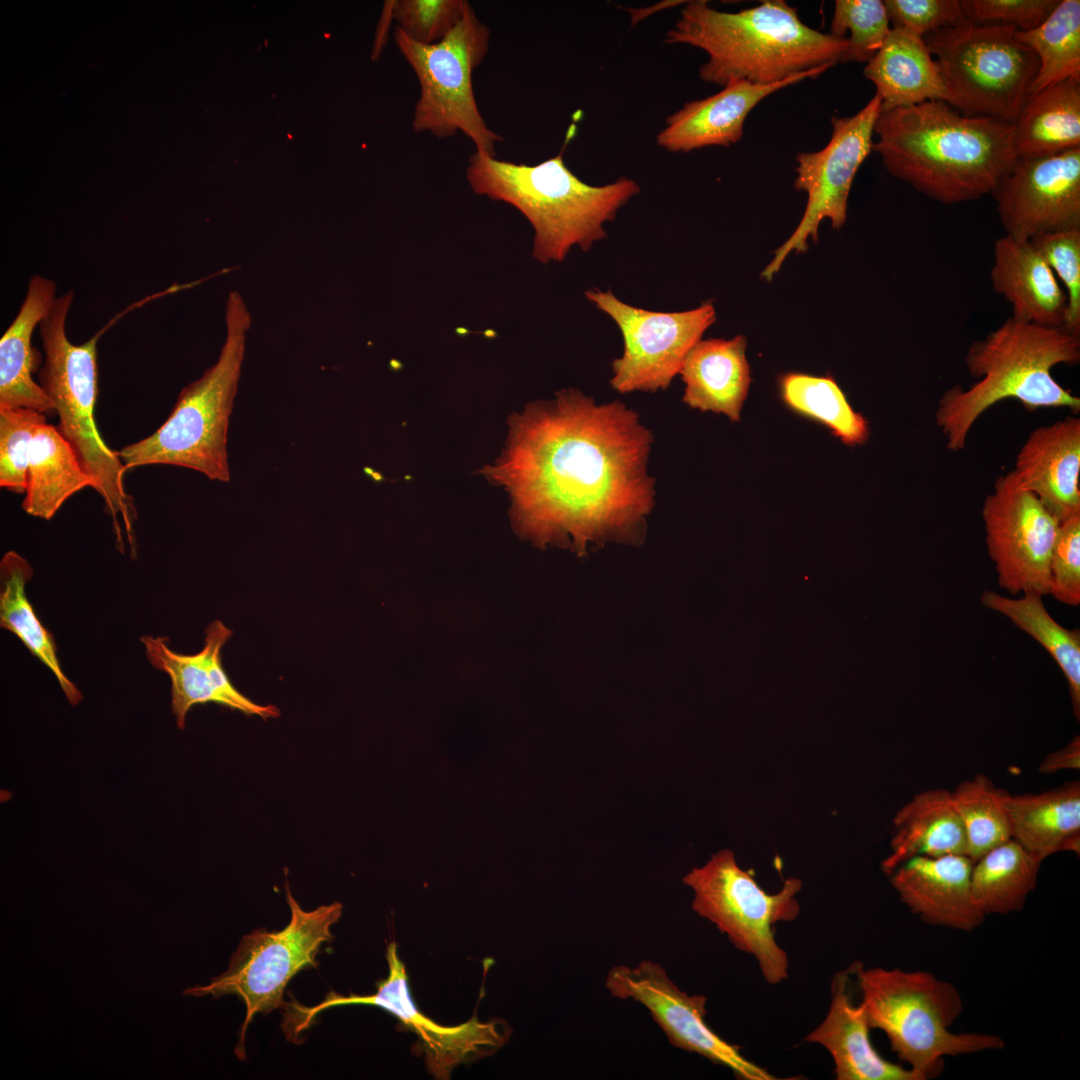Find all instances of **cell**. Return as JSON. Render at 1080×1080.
I'll list each match as a JSON object with an SVG mask.
<instances>
[{
	"label": "cell",
	"mask_w": 1080,
	"mask_h": 1080,
	"mask_svg": "<svg viewBox=\"0 0 1080 1080\" xmlns=\"http://www.w3.org/2000/svg\"><path fill=\"white\" fill-rule=\"evenodd\" d=\"M509 426L487 473L510 496L522 536L579 556L590 545L642 542L655 504L654 436L636 411L568 388L529 403Z\"/></svg>",
	"instance_id": "cell-1"
},
{
	"label": "cell",
	"mask_w": 1080,
	"mask_h": 1080,
	"mask_svg": "<svg viewBox=\"0 0 1080 1080\" xmlns=\"http://www.w3.org/2000/svg\"><path fill=\"white\" fill-rule=\"evenodd\" d=\"M874 134L873 150L892 176L946 205L991 194L1016 161L1012 123L960 114L943 101L880 111Z\"/></svg>",
	"instance_id": "cell-2"
},
{
	"label": "cell",
	"mask_w": 1080,
	"mask_h": 1080,
	"mask_svg": "<svg viewBox=\"0 0 1080 1080\" xmlns=\"http://www.w3.org/2000/svg\"><path fill=\"white\" fill-rule=\"evenodd\" d=\"M664 42L705 51L708 60L699 76L722 87L735 81L772 84L835 65L847 48L846 38L807 26L783 0H765L738 12L718 11L705 0L687 1Z\"/></svg>",
	"instance_id": "cell-3"
},
{
	"label": "cell",
	"mask_w": 1080,
	"mask_h": 1080,
	"mask_svg": "<svg viewBox=\"0 0 1080 1080\" xmlns=\"http://www.w3.org/2000/svg\"><path fill=\"white\" fill-rule=\"evenodd\" d=\"M1079 361V335L1008 317L967 350V370L978 381L967 389L955 385L938 401L935 418L947 448L964 449L975 421L1005 399L1028 410L1063 407L1078 413L1080 398L1054 379L1052 369Z\"/></svg>",
	"instance_id": "cell-4"
},
{
	"label": "cell",
	"mask_w": 1080,
	"mask_h": 1080,
	"mask_svg": "<svg viewBox=\"0 0 1080 1080\" xmlns=\"http://www.w3.org/2000/svg\"><path fill=\"white\" fill-rule=\"evenodd\" d=\"M466 177L474 193L506 202L526 217L534 230L533 257L544 264L562 262L574 246L589 251L606 238L605 224L640 192L626 177L601 186L584 182L566 166L562 152L527 165L476 151Z\"/></svg>",
	"instance_id": "cell-5"
},
{
	"label": "cell",
	"mask_w": 1080,
	"mask_h": 1080,
	"mask_svg": "<svg viewBox=\"0 0 1080 1080\" xmlns=\"http://www.w3.org/2000/svg\"><path fill=\"white\" fill-rule=\"evenodd\" d=\"M73 299V290L57 296L39 324L44 351L39 384L54 403L59 418L58 431L71 445L104 500L119 549L122 550L126 539L135 553L133 526L137 513L133 498L124 485L127 470L118 452L104 443L94 416L98 395L97 342L122 315L113 318L86 342L76 345L66 334Z\"/></svg>",
	"instance_id": "cell-6"
},
{
	"label": "cell",
	"mask_w": 1080,
	"mask_h": 1080,
	"mask_svg": "<svg viewBox=\"0 0 1080 1080\" xmlns=\"http://www.w3.org/2000/svg\"><path fill=\"white\" fill-rule=\"evenodd\" d=\"M225 324L226 338L216 363L181 390L170 415L155 432L118 451L126 470L173 465L198 471L210 480H230L229 419L251 325L238 291L228 294Z\"/></svg>",
	"instance_id": "cell-7"
},
{
	"label": "cell",
	"mask_w": 1080,
	"mask_h": 1080,
	"mask_svg": "<svg viewBox=\"0 0 1080 1080\" xmlns=\"http://www.w3.org/2000/svg\"><path fill=\"white\" fill-rule=\"evenodd\" d=\"M853 967L869 1028L882 1030L899 1059L923 1080L945 1056L1005 1046L997 1035L950 1030L963 1011L961 995L952 983L926 971Z\"/></svg>",
	"instance_id": "cell-8"
},
{
	"label": "cell",
	"mask_w": 1080,
	"mask_h": 1080,
	"mask_svg": "<svg viewBox=\"0 0 1080 1080\" xmlns=\"http://www.w3.org/2000/svg\"><path fill=\"white\" fill-rule=\"evenodd\" d=\"M1007 25L969 22L924 36L948 91L964 115L1013 123L1037 75L1039 61Z\"/></svg>",
	"instance_id": "cell-9"
},
{
	"label": "cell",
	"mask_w": 1080,
	"mask_h": 1080,
	"mask_svg": "<svg viewBox=\"0 0 1080 1080\" xmlns=\"http://www.w3.org/2000/svg\"><path fill=\"white\" fill-rule=\"evenodd\" d=\"M286 899L291 911L288 925L279 931L254 930L242 937L233 953L229 968L205 987L187 991L193 996L211 994L237 996L246 1007L235 1053L246 1059L245 1035L257 1014H267L287 1007L284 991L300 971L316 968L322 945L333 939L331 927L342 914V904L335 902L306 911L291 894L286 883Z\"/></svg>",
	"instance_id": "cell-10"
},
{
	"label": "cell",
	"mask_w": 1080,
	"mask_h": 1080,
	"mask_svg": "<svg viewBox=\"0 0 1080 1080\" xmlns=\"http://www.w3.org/2000/svg\"><path fill=\"white\" fill-rule=\"evenodd\" d=\"M490 31L468 2L461 21L442 40L421 44L398 27L395 42L415 72L420 97L415 105L413 130L446 138L461 132L476 151L490 156L503 138L491 130L473 91L472 74L488 52Z\"/></svg>",
	"instance_id": "cell-11"
},
{
	"label": "cell",
	"mask_w": 1080,
	"mask_h": 1080,
	"mask_svg": "<svg viewBox=\"0 0 1080 1080\" xmlns=\"http://www.w3.org/2000/svg\"><path fill=\"white\" fill-rule=\"evenodd\" d=\"M682 881L694 892L692 910L713 923L735 948L755 957L769 984L788 978V956L772 927L799 915L800 879L788 878L778 893L769 894L738 865L733 851L723 849Z\"/></svg>",
	"instance_id": "cell-12"
},
{
	"label": "cell",
	"mask_w": 1080,
	"mask_h": 1080,
	"mask_svg": "<svg viewBox=\"0 0 1080 1080\" xmlns=\"http://www.w3.org/2000/svg\"><path fill=\"white\" fill-rule=\"evenodd\" d=\"M618 326L623 353L612 362L610 386L620 394L666 390L690 350L716 321L711 301L677 312L652 311L617 298L611 290L584 293Z\"/></svg>",
	"instance_id": "cell-13"
},
{
	"label": "cell",
	"mask_w": 1080,
	"mask_h": 1080,
	"mask_svg": "<svg viewBox=\"0 0 1080 1080\" xmlns=\"http://www.w3.org/2000/svg\"><path fill=\"white\" fill-rule=\"evenodd\" d=\"M880 111L881 101L874 95L856 114L833 116L828 144L817 152L797 155L794 187L807 193L806 208L795 231L763 270L762 278L770 281L792 251L804 253L809 238L816 242L823 219H829L836 229L844 225L851 186L873 150L874 125Z\"/></svg>",
	"instance_id": "cell-14"
},
{
	"label": "cell",
	"mask_w": 1080,
	"mask_h": 1080,
	"mask_svg": "<svg viewBox=\"0 0 1080 1080\" xmlns=\"http://www.w3.org/2000/svg\"><path fill=\"white\" fill-rule=\"evenodd\" d=\"M388 976L377 983L370 995L343 996L330 991L313 1007L297 1002L290 1004L289 1023L296 1034L308 1029L323 1010L341 1005L363 1004L381 1007L393 1014L422 1040L426 1064L430 1072L441 1079L448 1078L458 1064L495 1052L510 1037L511 1030L504 1021L480 1022L475 1017L464 1024L441 1026L422 1014L414 1004L408 985L405 966L390 943L386 952Z\"/></svg>",
	"instance_id": "cell-15"
},
{
	"label": "cell",
	"mask_w": 1080,
	"mask_h": 1080,
	"mask_svg": "<svg viewBox=\"0 0 1080 1080\" xmlns=\"http://www.w3.org/2000/svg\"><path fill=\"white\" fill-rule=\"evenodd\" d=\"M982 517L1000 588L1012 595L1049 594L1050 558L1060 522L1022 487L1013 471L996 479Z\"/></svg>",
	"instance_id": "cell-16"
},
{
	"label": "cell",
	"mask_w": 1080,
	"mask_h": 1080,
	"mask_svg": "<svg viewBox=\"0 0 1080 1080\" xmlns=\"http://www.w3.org/2000/svg\"><path fill=\"white\" fill-rule=\"evenodd\" d=\"M605 986L615 998L642 1004L671 1045L726 1066L739 1079H776L745 1058L739 1046L716 1034L705 1021L707 997L682 991L659 963L644 960L635 967L614 966L607 973Z\"/></svg>",
	"instance_id": "cell-17"
},
{
	"label": "cell",
	"mask_w": 1080,
	"mask_h": 1080,
	"mask_svg": "<svg viewBox=\"0 0 1080 1080\" xmlns=\"http://www.w3.org/2000/svg\"><path fill=\"white\" fill-rule=\"evenodd\" d=\"M991 195L1005 235L1030 240L1080 229V148L1016 159Z\"/></svg>",
	"instance_id": "cell-18"
},
{
	"label": "cell",
	"mask_w": 1080,
	"mask_h": 1080,
	"mask_svg": "<svg viewBox=\"0 0 1080 1080\" xmlns=\"http://www.w3.org/2000/svg\"><path fill=\"white\" fill-rule=\"evenodd\" d=\"M232 633L222 621L211 622L205 629L204 645L195 654L172 650L165 637H141L150 664L170 678L171 710L178 728H184L193 706L205 703H216L263 719L279 716L276 706L253 702L231 683L222 665L221 651Z\"/></svg>",
	"instance_id": "cell-19"
},
{
	"label": "cell",
	"mask_w": 1080,
	"mask_h": 1080,
	"mask_svg": "<svg viewBox=\"0 0 1080 1080\" xmlns=\"http://www.w3.org/2000/svg\"><path fill=\"white\" fill-rule=\"evenodd\" d=\"M832 66L825 64L772 84L728 83L718 93L687 101L669 115L656 142L669 152L686 153L708 146L729 147L741 140L746 118L760 101L782 88L815 78Z\"/></svg>",
	"instance_id": "cell-20"
},
{
	"label": "cell",
	"mask_w": 1080,
	"mask_h": 1080,
	"mask_svg": "<svg viewBox=\"0 0 1080 1080\" xmlns=\"http://www.w3.org/2000/svg\"><path fill=\"white\" fill-rule=\"evenodd\" d=\"M972 866L965 854L916 856L889 876L900 900L923 921L970 932L986 917L972 894Z\"/></svg>",
	"instance_id": "cell-21"
},
{
	"label": "cell",
	"mask_w": 1080,
	"mask_h": 1080,
	"mask_svg": "<svg viewBox=\"0 0 1080 1080\" xmlns=\"http://www.w3.org/2000/svg\"><path fill=\"white\" fill-rule=\"evenodd\" d=\"M1059 521L1080 514V419L1071 416L1033 430L1013 470Z\"/></svg>",
	"instance_id": "cell-22"
},
{
	"label": "cell",
	"mask_w": 1080,
	"mask_h": 1080,
	"mask_svg": "<svg viewBox=\"0 0 1080 1080\" xmlns=\"http://www.w3.org/2000/svg\"><path fill=\"white\" fill-rule=\"evenodd\" d=\"M990 281L1011 306V317L1046 327H1063L1067 297L1053 271L1029 240L1003 235L993 246Z\"/></svg>",
	"instance_id": "cell-23"
},
{
	"label": "cell",
	"mask_w": 1080,
	"mask_h": 1080,
	"mask_svg": "<svg viewBox=\"0 0 1080 1080\" xmlns=\"http://www.w3.org/2000/svg\"><path fill=\"white\" fill-rule=\"evenodd\" d=\"M851 971L852 966L834 975L829 1011L805 1041L830 1053L837 1080H923L914 1070L887 1061L872 1046L863 1009L854 1005L850 994Z\"/></svg>",
	"instance_id": "cell-24"
},
{
	"label": "cell",
	"mask_w": 1080,
	"mask_h": 1080,
	"mask_svg": "<svg viewBox=\"0 0 1080 1080\" xmlns=\"http://www.w3.org/2000/svg\"><path fill=\"white\" fill-rule=\"evenodd\" d=\"M54 280L34 274L14 320L0 339V408L55 412L54 403L32 374L41 362L32 335L56 299Z\"/></svg>",
	"instance_id": "cell-25"
},
{
	"label": "cell",
	"mask_w": 1080,
	"mask_h": 1080,
	"mask_svg": "<svg viewBox=\"0 0 1080 1080\" xmlns=\"http://www.w3.org/2000/svg\"><path fill=\"white\" fill-rule=\"evenodd\" d=\"M746 347L742 335L701 339L679 372L685 384L682 401L690 408L723 414L739 422L751 383Z\"/></svg>",
	"instance_id": "cell-26"
},
{
	"label": "cell",
	"mask_w": 1080,
	"mask_h": 1080,
	"mask_svg": "<svg viewBox=\"0 0 1080 1080\" xmlns=\"http://www.w3.org/2000/svg\"><path fill=\"white\" fill-rule=\"evenodd\" d=\"M863 74L876 87L881 111L926 101L948 102V91L924 37L891 27Z\"/></svg>",
	"instance_id": "cell-27"
},
{
	"label": "cell",
	"mask_w": 1080,
	"mask_h": 1080,
	"mask_svg": "<svg viewBox=\"0 0 1080 1080\" xmlns=\"http://www.w3.org/2000/svg\"><path fill=\"white\" fill-rule=\"evenodd\" d=\"M966 835L951 791L928 789L915 794L893 818L890 853L881 868L890 875L916 856L966 855Z\"/></svg>",
	"instance_id": "cell-28"
},
{
	"label": "cell",
	"mask_w": 1080,
	"mask_h": 1080,
	"mask_svg": "<svg viewBox=\"0 0 1080 1080\" xmlns=\"http://www.w3.org/2000/svg\"><path fill=\"white\" fill-rule=\"evenodd\" d=\"M1005 805L1011 838L1041 862L1060 851L1079 855V781L1035 794L1007 792Z\"/></svg>",
	"instance_id": "cell-29"
},
{
	"label": "cell",
	"mask_w": 1080,
	"mask_h": 1080,
	"mask_svg": "<svg viewBox=\"0 0 1080 1080\" xmlns=\"http://www.w3.org/2000/svg\"><path fill=\"white\" fill-rule=\"evenodd\" d=\"M1012 125L1016 159L1080 148V79L1069 78L1029 94Z\"/></svg>",
	"instance_id": "cell-30"
},
{
	"label": "cell",
	"mask_w": 1080,
	"mask_h": 1080,
	"mask_svg": "<svg viewBox=\"0 0 1080 1080\" xmlns=\"http://www.w3.org/2000/svg\"><path fill=\"white\" fill-rule=\"evenodd\" d=\"M96 488L71 445L57 427L42 424L31 444L22 509L50 520L64 502L78 491Z\"/></svg>",
	"instance_id": "cell-31"
},
{
	"label": "cell",
	"mask_w": 1080,
	"mask_h": 1080,
	"mask_svg": "<svg viewBox=\"0 0 1080 1080\" xmlns=\"http://www.w3.org/2000/svg\"><path fill=\"white\" fill-rule=\"evenodd\" d=\"M32 576L31 565L16 551L3 555L0 562V626L15 634L54 674L68 702L75 706L82 700V694L64 674L54 638L38 619L25 592Z\"/></svg>",
	"instance_id": "cell-32"
},
{
	"label": "cell",
	"mask_w": 1080,
	"mask_h": 1080,
	"mask_svg": "<svg viewBox=\"0 0 1080 1080\" xmlns=\"http://www.w3.org/2000/svg\"><path fill=\"white\" fill-rule=\"evenodd\" d=\"M1043 595L1026 592L1018 599L986 590L980 602L1036 640L1063 672L1075 718L1080 719V631L1060 625L1048 612Z\"/></svg>",
	"instance_id": "cell-33"
},
{
	"label": "cell",
	"mask_w": 1080,
	"mask_h": 1080,
	"mask_svg": "<svg viewBox=\"0 0 1080 1080\" xmlns=\"http://www.w3.org/2000/svg\"><path fill=\"white\" fill-rule=\"evenodd\" d=\"M1041 863L1012 838L985 853L970 876L978 907L985 915L1020 911L1037 886Z\"/></svg>",
	"instance_id": "cell-34"
},
{
	"label": "cell",
	"mask_w": 1080,
	"mask_h": 1080,
	"mask_svg": "<svg viewBox=\"0 0 1080 1080\" xmlns=\"http://www.w3.org/2000/svg\"><path fill=\"white\" fill-rule=\"evenodd\" d=\"M780 394L788 408L824 425L845 445L868 440L867 420L852 408L831 376L787 373L780 378Z\"/></svg>",
	"instance_id": "cell-35"
},
{
	"label": "cell",
	"mask_w": 1080,
	"mask_h": 1080,
	"mask_svg": "<svg viewBox=\"0 0 1080 1080\" xmlns=\"http://www.w3.org/2000/svg\"><path fill=\"white\" fill-rule=\"evenodd\" d=\"M1016 38L1036 54L1037 75L1030 94L1049 85L1080 79V1L1060 0L1051 14L1033 30Z\"/></svg>",
	"instance_id": "cell-36"
},
{
	"label": "cell",
	"mask_w": 1080,
	"mask_h": 1080,
	"mask_svg": "<svg viewBox=\"0 0 1080 1080\" xmlns=\"http://www.w3.org/2000/svg\"><path fill=\"white\" fill-rule=\"evenodd\" d=\"M1006 795L1005 790L996 787L982 773L963 780L951 791L966 835V855L973 862L1011 839Z\"/></svg>",
	"instance_id": "cell-37"
},
{
	"label": "cell",
	"mask_w": 1080,
	"mask_h": 1080,
	"mask_svg": "<svg viewBox=\"0 0 1080 1080\" xmlns=\"http://www.w3.org/2000/svg\"><path fill=\"white\" fill-rule=\"evenodd\" d=\"M891 30L881 0H836L830 34L847 39L840 62L868 63Z\"/></svg>",
	"instance_id": "cell-38"
},
{
	"label": "cell",
	"mask_w": 1080,
	"mask_h": 1080,
	"mask_svg": "<svg viewBox=\"0 0 1080 1080\" xmlns=\"http://www.w3.org/2000/svg\"><path fill=\"white\" fill-rule=\"evenodd\" d=\"M46 414L28 408H0V486L26 491L30 448Z\"/></svg>",
	"instance_id": "cell-39"
},
{
	"label": "cell",
	"mask_w": 1080,
	"mask_h": 1080,
	"mask_svg": "<svg viewBox=\"0 0 1080 1080\" xmlns=\"http://www.w3.org/2000/svg\"><path fill=\"white\" fill-rule=\"evenodd\" d=\"M1064 286V328L1080 336V229L1039 234L1029 240Z\"/></svg>",
	"instance_id": "cell-40"
},
{
	"label": "cell",
	"mask_w": 1080,
	"mask_h": 1080,
	"mask_svg": "<svg viewBox=\"0 0 1080 1080\" xmlns=\"http://www.w3.org/2000/svg\"><path fill=\"white\" fill-rule=\"evenodd\" d=\"M468 1H393L392 16L398 28L411 40L433 44L442 40L461 21Z\"/></svg>",
	"instance_id": "cell-41"
},
{
	"label": "cell",
	"mask_w": 1080,
	"mask_h": 1080,
	"mask_svg": "<svg viewBox=\"0 0 1080 1080\" xmlns=\"http://www.w3.org/2000/svg\"><path fill=\"white\" fill-rule=\"evenodd\" d=\"M1051 594L1057 601L1080 604V514L1059 523L1050 558Z\"/></svg>",
	"instance_id": "cell-42"
},
{
	"label": "cell",
	"mask_w": 1080,
	"mask_h": 1080,
	"mask_svg": "<svg viewBox=\"0 0 1080 1080\" xmlns=\"http://www.w3.org/2000/svg\"><path fill=\"white\" fill-rule=\"evenodd\" d=\"M1060 0H960L965 19L976 25H1007L1026 32L1038 27Z\"/></svg>",
	"instance_id": "cell-43"
},
{
	"label": "cell",
	"mask_w": 1080,
	"mask_h": 1080,
	"mask_svg": "<svg viewBox=\"0 0 1080 1080\" xmlns=\"http://www.w3.org/2000/svg\"><path fill=\"white\" fill-rule=\"evenodd\" d=\"M892 27L908 29L926 36L941 29L968 22L960 0H885Z\"/></svg>",
	"instance_id": "cell-44"
},
{
	"label": "cell",
	"mask_w": 1080,
	"mask_h": 1080,
	"mask_svg": "<svg viewBox=\"0 0 1080 1080\" xmlns=\"http://www.w3.org/2000/svg\"><path fill=\"white\" fill-rule=\"evenodd\" d=\"M1080 769V737L1076 735L1064 747L1049 753L1040 763L1038 771L1052 774L1062 770Z\"/></svg>",
	"instance_id": "cell-45"
}]
</instances>
